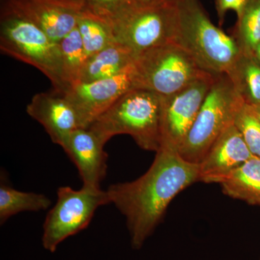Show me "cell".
<instances>
[{
  "label": "cell",
  "mask_w": 260,
  "mask_h": 260,
  "mask_svg": "<svg viewBox=\"0 0 260 260\" xmlns=\"http://www.w3.org/2000/svg\"><path fill=\"white\" fill-rule=\"evenodd\" d=\"M207 72L175 42L154 47L137 56L134 62L135 89L150 90L162 97L185 88Z\"/></svg>",
  "instance_id": "6"
},
{
  "label": "cell",
  "mask_w": 260,
  "mask_h": 260,
  "mask_svg": "<svg viewBox=\"0 0 260 260\" xmlns=\"http://www.w3.org/2000/svg\"><path fill=\"white\" fill-rule=\"evenodd\" d=\"M51 200L46 195L17 190L1 183L0 186V223L25 211L37 212L50 207Z\"/></svg>",
  "instance_id": "18"
},
{
  "label": "cell",
  "mask_w": 260,
  "mask_h": 260,
  "mask_svg": "<svg viewBox=\"0 0 260 260\" xmlns=\"http://www.w3.org/2000/svg\"><path fill=\"white\" fill-rule=\"evenodd\" d=\"M56 1L74 8H79V9H83L85 3V0H56Z\"/></svg>",
  "instance_id": "26"
},
{
  "label": "cell",
  "mask_w": 260,
  "mask_h": 260,
  "mask_svg": "<svg viewBox=\"0 0 260 260\" xmlns=\"http://www.w3.org/2000/svg\"><path fill=\"white\" fill-rule=\"evenodd\" d=\"M215 76L205 73L177 93L162 97V143L179 148L191 129Z\"/></svg>",
  "instance_id": "10"
},
{
  "label": "cell",
  "mask_w": 260,
  "mask_h": 260,
  "mask_svg": "<svg viewBox=\"0 0 260 260\" xmlns=\"http://www.w3.org/2000/svg\"><path fill=\"white\" fill-rule=\"evenodd\" d=\"M252 55L256 59V61L260 64V42L258 43L257 45L256 46L255 49L253 51Z\"/></svg>",
  "instance_id": "27"
},
{
  "label": "cell",
  "mask_w": 260,
  "mask_h": 260,
  "mask_svg": "<svg viewBox=\"0 0 260 260\" xmlns=\"http://www.w3.org/2000/svg\"><path fill=\"white\" fill-rule=\"evenodd\" d=\"M199 164L181 157L177 147L162 143L153 164L138 179L109 186L110 203L124 215L133 249H139L181 191L199 181Z\"/></svg>",
  "instance_id": "1"
},
{
  "label": "cell",
  "mask_w": 260,
  "mask_h": 260,
  "mask_svg": "<svg viewBox=\"0 0 260 260\" xmlns=\"http://www.w3.org/2000/svg\"><path fill=\"white\" fill-rule=\"evenodd\" d=\"M250 106L251 108H252L254 114H256V117H257L258 119H259V120L260 121V105Z\"/></svg>",
  "instance_id": "28"
},
{
  "label": "cell",
  "mask_w": 260,
  "mask_h": 260,
  "mask_svg": "<svg viewBox=\"0 0 260 260\" xmlns=\"http://www.w3.org/2000/svg\"><path fill=\"white\" fill-rule=\"evenodd\" d=\"M248 0H216V10L220 23H223L225 14L229 10L236 12L237 18L242 14Z\"/></svg>",
  "instance_id": "24"
},
{
  "label": "cell",
  "mask_w": 260,
  "mask_h": 260,
  "mask_svg": "<svg viewBox=\"0 0 260 260\" xmlns=\"http://www.w3.org/2000/svg\"><path fill=\"white\" fill-rule=\"evenodd\" d=\"M106 143L89 128H78L61 148L74 162L85 187L101 189L107 171Z\"/></svg>",
  "instance_id": "12"
},
{
  "label": "cell",
  "mask_w": 260,
  "mask_h": 260,
  "mask_svg": "<svg viewBox=\"0 0 260 260\" xmlns=\"http://www.w3.org/2000/svg\"><path fill=\"white\" fill-rule=\"evenodd\" d=\"M254 155L234 123L214 143L199 164V181L218 183Z\"/></svg>",
  "instance_id": "14"
},
{
  "label": "cell",
  "mask_w": 260,
  "mask_h": 260,
  "mask_svg": "<svg viewBox=\"0 0 260 260\" xmlns=\"http://www.w3.org/2000/svg\"><path fill=\"white\" fill-rule=\"evenodd\" d=\"M0 49L37 68L49 78L54 90L64 93L67 86L58 42L35 24L3 8L0 15Z\"/></svg>",
  "instance_id": "4"
},
{
  "label": "cell",
  "mask_w": 260,
  "mask_h": 260,
  "mask_svg": "<svg viewBox=\"0 0 260 260\" xmlns=\"http://www.w3.org/2000/svg\"><path fill=\"white\" fill-rule=\"evenodd\" d=\"M226 74L244 102L260 105V64L252 54L241 52Z\"/></svg>",
  "instance_id": "17"
},
{
  "label": "cell",
  "mask_w": 260,
  "mask_h": 260,
  "mask_svg": "<svg viewBox=\"0 0 260 260\" xmlns=\"http://www.w3.org/2000/svg\"><path fill=\"white\" fill-rule=\"evenodd\" d=\"M234 40L240 51L252 54L260 42V0H248L234 28Z\"/></svg>",
  "instance_id": "21"
},
{
  "label": "cell",
  "mask_w": 260,
  "mask_h": 260,
  "mask_svg": "<svg viewBox=\"0 0 260 260\" xmlns=\"http://www.w3.org/2000/svg\"><path fill=\"white\" fill-rule=\"evenodd\" d=\"M133 89H135L134 63L115 76L89 83H75L64 94L74 108L80 128L86 129Z\"/></svg>",
  "instance_id": "9"
},
{
  "label": "cell",
  "mask_w": 260,
  "mask_h": 260,
  "mask_svg": "<svg viewBox=\"0 0 260 260\" xmlns=\"http://www.w3.org/2000/svg\"><path fill=\"white\" fill-rule=\"evenodd\" d=\"M162 96L133 89L89 126L107 143L112 137L128 135L142 149L155 151L162 141Z\"/></svg>",
  "instance_id": "3"
},
{
  "label": "cell",
  "mask_w": 260,
  "mask_h": 260,
  "mask_svg": "<svg viewBox=\"0 0 260 260\" xmlns=\"http://www.w3.org/2000/svg\"><path fill=\"white\" fill-rule=\"evenodd\" d=\"M169 0H132L133 4L138 7H150L162 4Z\"/></svg>",
  "instance_id": "25"
},
{
  "label": "cell",
  "mask_w": 260,
  "mask_h": 260,
  "mask_svg": "<svg viewBox=\"0 0 260 260\" xmlns=\"http://www.w3.org/2000/svg\"><path fill=\"white\" fill-rule=\"evenodd\" d=\"M218 183L228 196L260 206V158L251 157Z\"/></svg>",
  "instance_id": "16"
},
{
  "label": "cell",
  "mask_w": 260,
  "mask_h": 260,
  "mask_svg": "<svg viewBox=\"0 0 260 260\" xmlns=\"http://www.w3.org/2000/svg\"><path fill=\"white\" fill-rule=\"evenodd\" d=\"M177 27L174 42L214 75L226 74L241 51L234 38L215 26L200 0H175Z\"/></svg>",
  "instance_id": "2"
},
{
  "label": "cell",
  "mask_w": 260,
  "mask_h": 260,
  "mask_svg": "<svg viewBox=\"0 0 260 260\" xmlns=\"http://www.w3.org/2000/svg\"><path fill=\"white\" fill-rule=\"evenodd\" d=\"M1 8L35 24L56 42L75 28L83 10L56 0H1Z\"/></svg>",
  "instance_id": "11"
},
{
  "label": "cell",
  "mask_w": 260,
  "mask_h": 260,
  "mask_svg": "<svg viewBox=\"0 0 260 260\" xmlns=\"http://www.w3.org/2000/svg\"><path fill=\"white\" fill-rule=\"evenodd\" d=\"M26 112L40 123L54 144L62 147L70 134L80 128L74 108L64 94L39 93L32 98Z\"/></svg>",
  "instance_id": "13"
},
{
  "label": "cell",
  "mask_w": 260,
  "mask_h": 260,
  "mask_svg": "<svg viewBox=\"0 0 260 260\" xmlns=\"http://www.w3.org/2000/svg\"><path fill=\"white\" fill-rule=\"evenodd\" d=\"M136 57L133 51L116 41L89 56L78 83H89L115 76L131 66Z\"/></svg>",
  "instance_id": "15"
},
{
  "label": "cell",
  "mask_w": 260,
  "mask_h": 260,
  "mask_svg": "<svg viewBox=\"0 0 260 260\" xmlns=\"http://www.w3.org/2000/svg\"><path fill=\"white\" fill-rule=\"evenodd\" d=\"M107 191L83 186L75 190L61 186L57 200L43 225L42 245L49 252H55L65 239L86 229L99 207L109 204Z\"/></svg>",
  "instance_id": "7"
},
{
  "label": "cell",
  "mask_w": 260,
  "mask_h": 260,
  "mask_svg": "<svg viewBox=\"0 0 260 260\" xmlns=\"http://www.w3.org/2000/svg\"><path fill=\"white\" fill-rule=\"evenodd\" d=\"M116 42L138 56L144 51L174 42L177 27L175 0L133 8L112 25Z\"/></svg>",
  "instance_id": "8"
},
{
  "label": "cell",
  "mask_w": 260,
  "mask_h": 260,
  "mask_svg": "<svg viewBox=\"0 0 260 260\" xmlns=\"http://www.w3.org/2000/svg\"><path fill=\"white\" fill-rule=\"evenodd\" d=\"M76 26L88 57L116 42L111 25L86 10L80 11Z\"/></svg>",
  "instance_id": "19"
},
{
  "label": "cell",
  "mask_w": 260,
  "mask_h": 260,
  "mask_svg": "<svg viewBox=\"0 0 260 260\" xmlns=\"http://www.w3.org/2000/svg\"><path fill=\"white\" fill-rule=\"evenodd\" d=\"M58 44L67 90L70 86L79 82L80 74L88 57L84 49L77 26L62 38Z\"/></svg>",
  "instance_id": "20"
},
{
  "label": "cell",
  "mask_w": 260,
  "mask_h": 260,
  "mask_svg": "<svg viewBox=\"0 0 260 260\" xmlns=\"http://www.w3.org/2000/svg\"><path fill=\"white\" fill-rule=\"evenodd\" d=\"M134 6L132 0H85L83 9L112 26L114 22Z\"/></svg>",
  "instance_id": "23"
},
{
  "label": "cell",
  "mask_w": 260,
  "mask_h": 260,
  "mask_svg": "<svg viewBox=\"0 0 260 260\" xmlns=\"http://www.w3.org/2000/svg\"><path fill=\"white\" fill-rule=\"evenodd\" d=\"M234 124L251 154L260 158V121L250 105L243 102L236 113Z\"/></svg>",
  "instance_id": "22"
},
{
  "label": "cell",
  "mask_w": 260,
  "mask_h": 260,
  "mask_svg": "<svg viewBox=\"0 0 260 260\" xmlns=\"http://www.w3.org/2000/svg\"><path fill=\"white\" fill-rule=\"evenodd\" d=\"M243 102L227 74L215 75L191 129L178 148L181 157L199 164L219 137L234 123Z\"/></svg>",
  "instance_id": "5"
}]
</instances>
